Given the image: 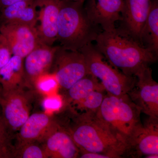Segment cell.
I'll list each match as a JSON object with an SVG mask.
<instances>
[{
  "mask_svg": "<svg viewBox=\"0 0 158 158\" xmlns=\"http://www.w3.org/2000/svg\"><path fill=\"white\" fill-rule=\"evenodd\" d=\"M55 120L70 135L81 152L98 153L110 158H122L124 143L113 136L94 115H76L62 108Z\"/></svg>",
  "mask_w": 158,
  "mask_h": 158,
  "instance_id": "6da1fadb",
  "label": "cell"
},
{
  "mask_svg": "<svg viewBox=\"0 0 158 158\" xmlns=\"http://www.w3.org/2000/svg\"><path fill=\"white\" fill-rule=\"evenodd\" d=\"M95 41L96 48L110 64L127 76L135 77L139 69L157 60L153 53L117 29L103 31Z\"/></svg>",
  "mask_w": 158,
  "mask_h": 158,
  "instance_id": "7a4b0ae2",
  "label": "cell"
},
{
  "mask_svg": "<svg viewBox=\"0 0 158 158\" xmlns=\"http://www.w3.org/2000/svg\"><path fill=\"white\" fill-rule=\"evenodd\" d=\"M84 2L61 1L57 20V41L69 50L80 51L95 41L102 32L88 17Z\"/></svg>",
  "mask_w": 158,
  "mask_h": 158,
  "instance_id": "3957f363",
  "label": "cell"
},
{
  "mask_svg": "<svg viewBox=\"0 0 158 158\" xmlns=\"http://www.w3.org/2000/svg\"><path fill=\"white\" fill-rule=\"evenodd\" d=\"M141 109L127 94L105 95L96 116L111 134L125 145L130 135L141 123Z\"/></svg>",
  "mask_w": 158,
  "mask_h": 158,
  "instance_id": "277c9868",
  "label": "cell"
},
{
  "mask_svg": "<svg viewBox=\"0 0 158 158\" xmlns=\"http://www.w3.org/2000/svg\"><path fill=\"white\" fill-rule=\"evenodd\" d=\"M80 51L85 57L88 73L98 80L107 93L122 96L127 94L132 88L135 77L125 75L108 64L92 43L85 46Z\"/></svg>",
  "mask_w": 158,
  "mask_h": 158,
  "instance_id": "5b68a950",
  "label": "cell"
},
{
  "mask_svg": "<svg viewBox=\"0 0 158 158\" xmlns=\"http://www.w3.org/2000/svg\"><path fill=\"white\" fill-rule=\"evenodd\" d=\"M40 93L28 87L8 91L0 94V107L6 126L14 137L25 122L38 100Z\"/></svg>",
  "mask_w": 158,
  "mask_h": 158,
  "instance_id": "8992f818",
  "label": "cell"
},
{
  "mask_svg": "<svg viewBox=\"0 0 158 158\" xmlns=\"http://www.w3.org/2000/svg\"><path fill=\"white\" fill-rule=\"evenodd\" d=\"M51 70L64 92L89 74L83 54L80 51L69 50L60 46L56 51Z\"/></svg>",
  "mask_w": 158,
  "mask_h": 158,
  "instance_id": "52a82bcc",
  "label": "cell"
},
{
  "mask_svg": "<svg viewBox=\"0 0 158 158\" xmlns=\"http://www.w3.org/2000/svg\"><path fill=\"white\" fill-rule=\"evenodd\" d=\"M136 80L127 94L133 102L148 117L158 118V84L153 79L149 65L135 74Z\"/></svg>",
  "mask_w": 158,
  "mask_h": 158,
  "instance_id": "ba28073f",
  "label": "cell"
},
{
  "mask_svg": "<svg viewBox=\"0 0 158 158\" xmlns=\"http://www.w3.org/2000/svg\"><path fill=\"white\" fill-rule=\"evenodd\" d=\"M152 155H158V118L148 117L130 135L123 157L145 158Z\"/></svg>",
  "mask_w": 158,
  "mask_h": 158,
  "instance_id": "9c48e42d",
  "label": "cell"
},
{
  "mask_svg": "<svg viewBox=\"0 0 158 158\" xmlns=\"http://www.w3.org/2000/svg\"><path fill=\"white\" fill-rule=\"evenodd\" d=\"M56 125L53 114L38 112L31 114L15 137V152L26 144L41 143Z\"/></svg>",
  "mask_w": 158,
  "mask_h": 158,
  "instance_id": "30bf717a",
  "label": "cell"
},
{
  "mask_svg": "<svg viewBox=\"0 0 158 158\" xmlns=\"http://www.w3.org/2000/svg\"><path fill=\"white\" fill-rule=\"evenodd\" d=\"M0 33L5 36L12 56L24 59L40 43L36 27L21 24H0Z\"/></svg>",
  "mask_w": 158,
  "mask_h": 158,
  "instance_id": "8fae6325",
  "label": "cell"
},
{
  "mask_svg": "<svg viewBox=\"0 0 158 158\" xmlns=\"http://www.w3.org/2000/svg\"><path fill=\"white\" fill-rule=\"evenodd\" d=\"M58 47V46H49L40 42L24 59L25 76L28 87L35 89L38 79L50 71Z\"/></svg>",
  "mask_w": 158,
  "mask_h": 158,
  "instance_id": "7c38bea8",
  "label": "cell"
},
{
  "mask_svg": "<svg viewBox=\"0 0 158 158\" xmlns=\"http://www.w3.org/2000/svg\"><path fill=\"white\" fill-rule=\"evenodd\" d=\"M123 2L121 24L116 29L140 44V33L148 16L151 0H123Z\"/></svg>",
  "mask_w": 158,
  "mask_h": 158,
  "instance_id": "4fadbf2b",
  "label": "cell"
},
{
  "mask_svg": "<svg viewBox=\"0 0 158 158\" xmlns=\"http://www.w3.org/2000/svg\"><path fill=\"white\" fill-rule=\"evenodd\" d=\"M123 0H87L85 11L90 20L107 32L116 30L115 23L121 20Z\"/></svg>",
  "mask_w": 158,
  "mask_h": 158,
  "instance_id": "5bb4252c",
  "label": "cell"
},
{
  "mask_svg": "<svg viewBox=\"0 0 158 158\" xmlns=\"http://www.w3.org/2000/svg\"><path fill=\"white\" fill-rule=\"evenodd\" d=\"M62 0H35L40 25L36 27L40 42L53 46L57 41V20Z\"/></svg>",
  "mask_w": 158,
  "mask_h": 158,
  "instance_id": "9a60e30c",
  "label": "cell"
},
{
  "mask_svg": "<svg viewBox=\"0 0 158 158\" xmlns=\"http://www.w3.org/2000/svg\"><path fill=\"white\" fill-rule=\"evenodd\" d=\"M40 144L47 158H79L80 150L76 144L69 134L57 123L52 131Z\"/></svg>",
  "mask_w": 158,
  "mask_h": 158,
  "instance_id": "2e32d148",
  "label": "cell"
},
{
  "mask_svg": "<svg viewBox=\"0 0 158 158\" xmlns=\"http://www.w3.org/2000/svg\"><path fill=\"white\" fill-rule=\"evenodd\" d=\"M38 20L35 0L18 2L0 10V24H21L36 27Z\"/></svg>",
  "mask_w": 158,
  "mask_h": 158,
  "instance_id": "e0dca14e",
  "label": "cell"
},
{
  "mask_svg": "<svg viewBox=\"0 0 158 158\" xmlns=\"http://www.w3.org/2000/svg\"><path fill=\"white\" fill-rule=\"evenodd\" d=\"M0 83L4 91L27 87L24 69V59L18 56H11L8 63L0 69Z\"/></svg>",
  "mask_w": 158,
  "mask_h": 158,
  "instance_id": "ac0fdd59",
  "label": "cell"
},
{
  "mask_svg": "<svg viewBox=\"0 0 158 158\" xmlns=\"http://www.w3.org/2000/svg\"><path fill=\"white\" fill-rule=\"evenodd\" d=\"M139 42L158 56V0H151L148 16L140 33Z\"/></svg>",
  "mask_w": 158,
  "mask_h": 158,
  "instance_id": "d6986e66",
  "label": "cell"
},
{
  "mask_svg": "<svg viewBox=\"0 0 158 158\" xmlns=\"http://www.w3.org/2000/svg\"><path fill=\"white\" fill-rule=\"evenodd\" d=\"M106 93L104 88L97 89L84 98L63 106L62 108L76 115H94L97 114Z\"/></svg>",
  "mask_w": 158,
  "mask_h": 158,
  "instance_id": "ffe728a7",
  "label": "cell"
},
{
  "mask_svg": "<svg viewBox=\"0 0 158 158\" xmlns=\"http://www.w3.org/2000/svg\"><path fill=\"white\" fill-rule=\"evenodd\" d=\"M102 88L104 87L98 79L88 74L77 82L61 95L63 99V106L78 101L94 90Z\"/></svg>",
  "mask_w": 158,
  "mask_h": 158,
  "instance_id": "44dd1931",
  "label": "cell"
},
{
  "mask_svg": "<svg viewBox=\"0 0 158 158\" xmlns=\"http://www.w3.org/2000/svg\"><path fill=\"white\" fill-rule=\"evenodd\" d=\"M14 139L6 126L0 107V158H14Z\"/></svg>",
  "mask_w": 158,
  "mask_h": 158,
  "instance_id": "7402d4cb",
  "label": "cell"
},
{
  "mask_svg": "<svg viewBox=\"0 0 158 158\" xmlns=\"http://www.w3.org/2000/svg\"><path fill=\"white\" fill-rule=\"evenodd\" d=\"M39 142H34L24 145L15 152L14 158H46L45 151Z\"/></svg>",
  "mask_w": 158,
  "mask_h": 158,
  "instance_id": "603a6c76",
  "label": "cell"
},
{
  "mask_svg": "<svg viewBox=\"0 0 158 158\" xmlns=\"http://www.w3.org/2000/svg\"><path fill=\"white\" fill-rule=\"evenodd\" d=\"M48 74L40 77L36 83L35 89L39 93H47L54 90L58 86V83L53 74Z\"/></svg>",
  "mask_w": 158,
  "mask_h": 158,
  "instance_id": "cb8c5ba5",
  "label": "cell"
},
{
  "mask_svg": "<svg viewBox=\"0 0 158 158\" xmlns=\"http://www.w3.org/2000/svg\"><path fill=\"white\" fill-rule=\"evenodd\" d=\"M63 104V99L61 95H46L40 101V105L43 110L53 113L61 110Z\"/></svg>",
  "mask_w": 158,
  "mask_h": 158,
  "instance_id": "d4e9b609",
  "label": "cell"
},
{
  "mask_svg": "<svg viewBox=\"0 0 158 158\" xmlns=\"http://www.w3.org/2000/svg\"><path fill=\"white\" fill-rule=\"evenodd\" d=\"M12 56L7 39L0 33V69L6 65Z\"/></svg>",
  "mask_w": 158,
  "mask_h": 158,
  "instance_id": "484cf974",
  "label": "cell"
},
{
  "mask_svg": "<svg viewBox=\"0 0 158 158\" xmlns=\"http://www.w3.org/2000/svg\"><path fill=\"white\" fill-rule=\"evenodd\" d=\"M79 158H110L108 156L91 152H81L80 153Z\"/></svg>",
  "mask_w": 158,
  "mask_h": 158,
  "instance_id": "4316f807",
  "label": "cell"
},
{
  "mask_svg": "<svg viewBox=\"0 0 158 158\" xmlns=\"http://www.w3.org/2000/svg\"><path fill=\"white\" fill-rule=\"evenodd\" d=\"M33 0H0V10L15 3L22 1H30Z\"/></svg>",
  "mask_w": 158,
  "mask_h": 158,
  "instance_id": "83f0119b",
  "label": "cell"
},
{
  "mask_svg": "<svg viewBox=\"0 0 158 158\" xmlns=\"http://www.w3.org/2000/svg\"><path fill=\"white\" fill-rule=\"evenodd\" d=\"M65 1L73 2H85V0H64Z\"/></svg>",
  "mask_w": 158,
  "mask_h": 158,
  "instance_id": "f1b7e54d",
  "label": "cell"
},
{
  "mask_svg": "<svg viewBox=\"0 0 158 158\" xmlns=\"http://www.w3.org/2000/svg\"><path fill=\"white\" fill-rule=\"evenodd\" d=\"M145 158H158V155H149L145 157Z\"/></svg>",
  "mask_w": 158,
  "mask_h": 158,
  "instance_id": "f546056e",
  "label": "cell"
},
{
  "mask_svg": "<svg viewBox=\"0 0 158 158\" xmlns=\"http://www.w3.org/2000/svg\"><path fill=\"white\" fill-rule=\"evenodd\" d=\"M3 91V88L2 87V85H1V83H0V94L2 93Z\"/></svg>",
  "mask_w": 158,
  "mask_h": 158,
  "instance_id": "4dcf8cb0",
  "label": "cell"
}]
</instances>
